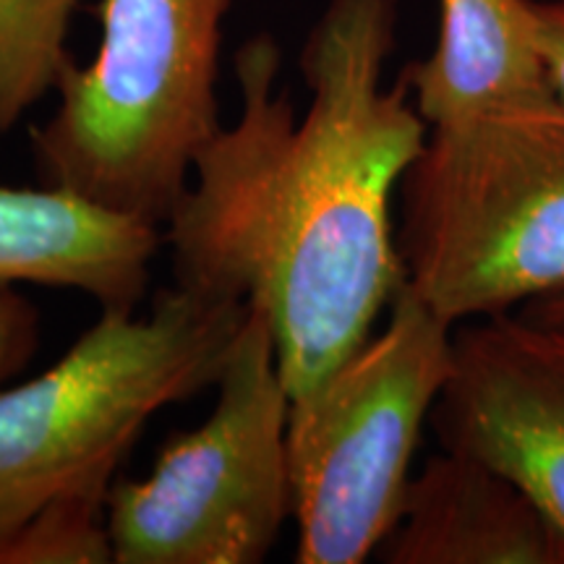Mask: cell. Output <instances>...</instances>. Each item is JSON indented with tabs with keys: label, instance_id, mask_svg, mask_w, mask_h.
Masks as SVG:
<instances>
[{
	"label": "cell",
	"instance_id": "obj_1",
	"mask_svg": "<svg viewBox=\"0 0 564 564\" xmlns=\"http://www.w3.org/2000/svg\"><path fill=\"white\" fill-rule=\"evenodd\" d=\"M400 0H329L301 51L295 118L280 47L236 53L241 112L194 162L162 228L175 285L257 308L291 398L371 335L405 285L392 202L426 141L405 82L384 87Z\"/></svg>",
	"mask_w": 564,
	"mask_h": 564
},
{
	"label": "cell",
	"instance_id": "obj_2",
	"mask_svg": "<svg viewBox=\"0 0 564 564\" xmlns=\"http://www.w3.org/2000/svg\"><path fill=\"white\" fill-rule=\"evenodd\" d=\"M232 0H100L102 40L58 79L32 129L42 186L165 228L199 152L223 129V24Z\"/></svg>",
	"mask_w": 564,
	"mask_h": 564
},
{
	"label": "cell",
	"instance_id": "obj_3",
	"mask_svg": "<svg viewBox=\"0 0 564 564\" xmlns=\"http://www.w3.org/2000/svg\"><path fill=\"white\" fill-rule=\"evenodd\" d=\"M249 306L173 285L100 319L51 369L0 390V539L63 497H108L144 426L217 384Z\"/></svg>",
	"mask_w": 564,
	"mask_h": 564
},
{
	"label": "cell",
	"instance_id": "obj_4",
	"mask_svg": "<svg viewBox=\"0 0 564 564\" xmlns=\"http://www.w3.org/2000/svg\"><path fill=\"white\" fill-rule=\"evenodd\" d=\"M405 282L449 324L564 293V105L426 131L403 183Z\"/></svg>",
	"mask_w": 564,
	"mask_h": 564
},
{
	"label": "cell",
	"instance_id": "obj_5",
	"mask_svg": "<svg viewBox=\"0 0 564 564\" xmlns=\"http://www.w3.org/2000/svg\"><path fill=\"white\" fill-rule=\"evenodd\" d=\"M453 333L405 282L384 327L291 398L295 564H361L394 531L421 432L453 371Z\"/></svg>",
	"mask_w": 564,
	"mask_h": 564
},
{
	"label": "cell",
	"instance_id": "obj_6",
	"mask_svg": "<svg viewBox=\"0 0 564 564\" xmlns=\"http://www.w3.org/2000/svg\"><path fill=\"white\" fill-rule=\"evenodd\" d=\"M207 421L162 444L150 476L116 478V564H259L291 520L288 408L264 316L249 306Z\"/></svg>",
	"mask_w": 564,
	"mask_h": 564
},
{
	"label": "cell",
	"instance_id": "obj_7",
	"mask_svg": "<svg viewBox=\"0 0 564 564\" xmlns=\"http://www.w3.org/2000/svg\"><path fill=\"white\" fill-rule=\"evenodd\" d=\"M429 423L442 449L523 486L564 541V324L514 312L455 324Z\"/></svg>",
	"mask_w": 564,
	"mask_h": 564
},
{
	"label": "cell",
	"instance_id": "obj_8",
	"mask_svg": "<svg viewBox=\"0 0 564 564\" xmlns=\"http://www.w3.org/2000/svg\"><path fill=\"white\" fill-rule=\"evenodd\" d=\"M400 79L429 131L562 102L541 55L533 0H440L434 51Z\"/></svg>",
	"mask_w": 564,
	"mask_h": 564
},
{
	"label": "cell",
	"instance_id": "obj_9",
	"mask_svg": "<svg viewBox=\"0 0 564 564\" xmlns=\"http://www.w3.org/2000/svg\"><path fill=\"white\" fill-rule=\"evenodd\" d=\"M165 246L162 228L66 188L0 183V285L68 288L100 308L133 312Z\"/></svg>",
	"mask_w": 564,
	"mask_h": 564
},
{
	"label": "cell",
	"instance_id": "obj_10",
	"mask_svg": "<svg viewBox=\"0 0 564 564\" xmlns=\"http://www.w3.org/2000/svg\"><path fill=\"white\" fill-rule=\"evenodd\" d=\"M387 564H564V541L523 486L478 457H429L377 552Z\"/></svg>",
	"mask_w": 564,
	"mask_h": 564
},
{
	"label": "cell",
	"instance_id": "obj_11",
	"mask_svg": "<svg viewBox=\"0 0 564 564\" xmlns=\"http://www.w3.org/2000/svg\"><path fill=\"white\" fill-rule=\"evenodd\" d=\"M82 0H0V137L58 87Z\"/></svg>",
	"mask_w": 564,
	"mask_h": 564
},
{
	"label": "cell",
	"instance_id": "obj_12",
	"mask_svg": "<svg viewBox=\"0 0 564 564\" xmlns=\"http://www.w3.org/2000/svg\"><path fill=\"white\" fill-rule=\"evenodd\" d=\"M108 497H63L0 539V564H108Z\"/></svg>",
	"mask_w": 564,
	"mask_h": 564
},
{
	"label": "cell",
	"instance_id": "obj_13",
	"mask_svg": "<svg viewBox=\"0 0 564 564\" xmlns=\"http://www.w3.org/2000/svg\"><path fill=\"white\" fill-rule=\"evenodd\" d=\"M40 348V312L17 285H0V384L17 377Z\"/></svg>",
	"mask_w": 564,
	"mask_h": 564
},
{
	"label": "cell",
	"instance_id": "obj_14",
	"mask_svg": "<svg viewBox=\"0 0 564 564\" xmlns=\"http://www.w3.org/2000/svg\"><path fill=\"white\" fill-rule=\"evenodd\" d=\"M533 13L541 55L564 105V0H533Z\"/></svg>",
	"mask_w": 564,
	"mask_h": 564
},
{
	"label": "cell",
	"instance_id": "obj_15",
	"mask_svg": "<svg viewBox=\"0 0 564 564\" xmlns=\"http://www.w3.org/2000/svg\"><path fill=\"white\" fill-rule=\"evenodd\" d=\"M514 314L528 316V319H535V322L564 324V293H556V295H549V299L525 303V306H520Z\"/></svg>",
	"mask_w": 564,
	"mask_h": 564
}]
</instances>
